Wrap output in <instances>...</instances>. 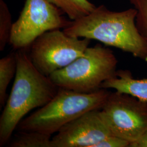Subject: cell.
I'll list each match as a JSON object with an SVG mask.
<instances>
[{"instance_id":"obj_1","label":"cell","mask_w":147,"mask_h":147,"mask_svg":"<svg viewBox=\"0 0 147 147\" xmlns=\"http://www.w3.org/2000/svg\"><path fill=\"white\" fill-rule=\"evenodd\" d=\"M136 14L134 8L113 11L102 5L89 14L71 21L63 31L70 36L117 47L147 62V40L137 27Z\"/></svg>"},{"instance_id":"obj_2","label":"cell","mask_w":147,"mask_h":147,"mask_svg":"<svg viewBox=\"0 0 147 147\" xmlns=\"http://www.w3.org/2000/svg\"><path fill=\"white\" fill-rule=\"evenodd\" d=\"M17 68L11 93L0 117V147L9 141L23 117L47 104L59 88L39 71L25 49L16 52Z\"/></svg>"},{"instance_id":"obj_3","label":"cell","mask_w":147,"mask_h":147,"mask_svg":"<svg viewBox=\"0 0 147 147\" xmlns=\"http://www.w3.org/2000/svg\"><path fill=\"white\" fill-rule=\"evenodd\" d=\"M110 93L103 88L81 93L59 88L51 101L22 120L17 127L19 131H35L52 135L86 112L101 109Z\"/></svg>"},{"instance_id":"obj_4","label":"cell","mask_w":147,"mask_h":147,"mask_svg":"<svg viewBox=\"0 0 147 147\" xmlns=\"http://www.w3.org/2000/svg\"><path fill=\"white\" fill-rule=\"evenodd\" d=\"M117 64L113 51L98 44L87 47L82 56L49 77L59 88L90 93L116 76Z\"/></svg>"},{"instance_id":"obj_5","label":"cell","mask_w":147,"mask_h":147,"mask_svg":"<svg viewBox=\"0 0 147 147\" xmlns=\"http://www.w3.org/2000/svg\"><path fill=\"white\" fill-rule=\"evenodd\" d=\"M90 40L70 36L59 29L46 32L32 42L28 54L41 73L49 76L82 56Z\"/></svg>"},{"instance_id":"obj_6","label":"cell","mask_w":147,"mask_h":147,"mask_svg":"<svg viewBox=\"0 0 147 147\" xmlns=\"http://www.w3.org/2000/svg\"><path fill=\"white\" fill-rule=\"evenodd\" d=\"M100 115L112 135L130 143L147 130V102L131 95L111 92Z\"/></svg>"},{"instance_id":"obj_7","label":"cell","mask_w":147,"mask_h":147,"mask_svg":"<svg viewBox=\"0 0 147 147\" xmlns=\"http://www.w3.org/2000/svg\"><path fill=\"white\" fill-rule=\"evenodd\" d=\"M62 12L47 0H26L13 23L9 44L16 50L26 49L45 32L65 28L71 21L63 17Z\"/></svg>"},{"instance_id":"obj_8","label":"cell","mask_w":147,"mask_h":147,"mask_svg":"<svg viewBox=\"0 0 147 147\" xmlns=\"http://www.w3.org/2000/svg\"><path fill=\"white\" fill-rule=\"evenodd\" d=\"M100 110L87 112L63 126L52 137L51 147H94L111 135Z\"/></svg>"},{"instance_id":"obj_9","label":"cell","mask_w":147,"mask_h":147,"mask_svg":"<svg viewBox=\"0 0 147 147\" xmlns=\"http://www.w3.org/2000/svg\"><path fill=\"white\" fill-rule=\"evenodd\" d=\"M101 88L116 89L118 92L131 95L147 102V79H134L129 70L117 71L115 77L101 84Z\"/></svg>"},{"instance_id":"obj_10","label":"cell","mask_w":147,"mask_h":147,"mask_svg":"<svg viewBox=\"0 0 147 147\" xmlns=\"http://www.w3.org/2000/svg\"><path fill=\"white\" fill-rule=\"evenodd\" d=\"M68 16L72 21L90 14L96 6L88 0H47Z\"/></svg>"},{"instance_id":"obj_11","label":"cell","mask_w":147,"mask_h":147,"mask_svg":"<svg viewBox=\"0 0 147 147\" xmlns=\"http://www.w3.org/2000/svg\"><path fill=\"white\" fill-rule=\"evenodd\" d=\"M52 135L35 131H20L10 141V147H52Z\"/></svg>"},{"instance_id":"obj_12","label":"cell","mask_w":147,"mask_h":147,"mask_svg":"<svg viewBox=\"0 0 147 147\" xmlns=\"http://www.w3.org/2000/svg\"><path fill=\"white\" fill-rule=\"evenodd\" d=\"M17 62L16 53H11L0 59V105H5L7 90L11 80L16 75Z\"/></svg>"},{"instance_id":"obj_13","label":"cell","mask_w":147,"mask_h":147,"mask_svg":"<svg viewBox=\"0 0 147 147\" xmlns=\"http://www.w3.org/2000/svg\"><path fill=\"white\" fill-rule=\"evenodd\" d=\"M12 18L8 5L3 0H0V51H2L9 43L13 28Z\"/></svg>"},{"instance_id":"obj_14","label":"cell","mask_w":147,"mask_h":147,"mask_svg":"<svg viewBox=\"0 0 147 147\" xmlns=\"http://www.w3.org/2000/svg\"><path fill=\"white\" fill-rule=\"evenodd\" d=\"M129 1L137 11V27L147 40V0H129Z\"/></svg>"},{"instance_id":"obj_15","label":"cell","mask_w":147,"mask_h":147,"mask_svg":"<svg viewBox=\"0 0 147 147\" xmlns=\"http://www.w3.org/2000/svg\"><path fill=\"white\" fill-rule=\"evenodd\" d=\"M130 143L119 137L111 135L98 143L94 147H127Z\"/></svg>"},{"instance_id":"obj_16","label":"cell","mask_w":147,"mask_h":147,"mask_svg":"<svg viewBox=\"0 0 147 147\" xmlns=\"http://www.w3.org/2000/svg\"><path fill=\"white\" fill-rule=\"evenodd\" d=\"M130 147H147V130L137 140L130 144Z\"/></svg>"}]
</instances>
